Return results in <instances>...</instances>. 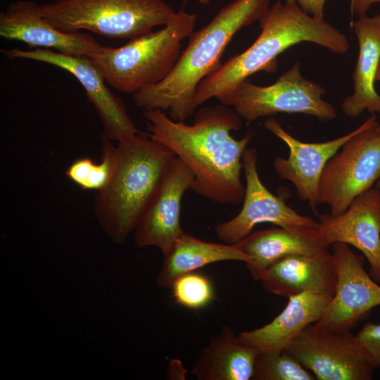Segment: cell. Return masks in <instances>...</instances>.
Here are the masks:
<instances>
[{
    "mask_svg": "<svg viewBox=\"0 0 380 380\" xmlns=\"http://www.w3.org/2000/svg\"><path fill=\"white\" fill-rule=\"evenodd\" d=\"M40 10L64 32L88 30L129 39L167 25L177 13L164 0H56L40 5Z\"/></svg>",
    "mask_w": 380,
    "mask_h": 380,
    "instance_id": "cell-6",
    "label": "cell"
},
{
    "mask_svg": "<svg viewBox=\"0 0 380 380\" xmlns=\"http://www.w3.org/2000/svg\"><path fill=\"white\" fill-rule=\"evenodd\" d=\"M0 36L25 43L31 49H49L79 56L90 57L103 47L85 32L57 29L43 16L40 5L31 1L18 0L1 12Z\"/></svg>",
    "mask_w": 380,
    "mask_h": 380,
    "instance_id": "cell-15",
    "label": "cell"
},
{
    "mask_svg": "<svg viewBox=\"0 0 380 380\" xmlns=\"http://www.w3.org/2000/svg\"><path fill=\"white\" fill-rule=\"evenodd\" d=\"M258 21L261 32L251 46L199 83L194 99L196 107L232 90L256 72H276L278 56L296 44L311 42L340 55L350 47L339 30L324 19L306 13L296 4L277 1Z\"/></svg>",
    "mask_w": 380,
    "mask_h": 380,
    "instance_id": "cell-3",
    "label": "cell"
},
{
    "mask_svg": "<svg viewBox=\"0 0 380 380\" xmlns=\"http://www.w3.org/2000/svg\"><path fill=\"white\" fill-rule=\"evenodd\" d=\"M358 43V56L353 73V93L341 104L343 112L357 118L365 110L380 115V95L374 88L380 61V13L358 17L353 25Z\"/></svg>",
    "mask_w": 380,
    "mask_h": 380,
    "instance_id": "cell-20",
    "label": "cell"
},
{
    "mask_svg": "<svg viewBox=\"0 0 380 380\" xmlns=\"http://www.w3.org/2000/svg\"><path fill=\"white\" fill-rule=\"evenodd\" d=\"M170 289L175 301L190 310L205 308L215 299L214 286L210 278L195 271L176 278Z\"/></svg>",
    "mask_w": 380,
    "mask_h": 380,
    "instance_id": "cell-24",
    "label": "cell"
},
{
    "mask_svg": "<svg viewBox=\"0 0 380 380\" xmlns=\"http://www.w3.org/2000/svg\"><path fill=\"white\" fill-rule=\"evenodd\" d=\"M8 59H29L61 68L72 75L83 87L87 99L94 106L103 132L117 142L139 133L123 101L105 84V78L90 58L69 55L49 49H1Z\"/></svg>",
    "mask_w": 380,
    "mask_h": 380,
    "instance_id": "cell-10",
    "label": "cell"
},
{
    "mask_svg": "<svg viewBox=\"0 0 380 380\" xmlns=\"http://www.w3.org/2000/svg\"><path fill=\"white\" fill-rule=\"evenodd\" d=\"M377 2L380 0H350L351 13L358 17L365 15L372 5Z\"/></svg>",
    "mask_w": 380,
    "mask_h": 380,
    "instance_id": "cell-29",
    "label": "cell"
},
{
    "mask_svg": "<svg viewBox=\"0 0 380 380\" xmlns=\"http://www.w3.org/2000/svg\"><path fill=\"white\" fill-rule=\"evenodd\" d=\"M270 0H234L224 6L189 42L170 73L160 82L133 94L143 110H167L169 117L184 122L197 108L194 95L199 83L221 65V58L233 37L258 21Z\"/></svg>",
    "mask_w": 380,
    "mask_h": 380,
    "instance_id": "cell-2",
    "label": "cell"
},
{
    "mask_svg": "<svg viewBox=\"0 0 380 380\" xmlns=\"http://www.w3.org/2000/svg\"><path fill=\"white\" fill-rule=\"evenodd\" d=\"M196 15L184 10L156 32L131 39L119 47L103 46L89 57L114 89L127 94L156 84L172 71L182 41L194 31Z\"/></svg>",
    "mask_w": 380,
    "mask_h": 380,
    "instance_id": "cell-5",
    "label": "cell"
},
{
    "mask_svg": "<svg viewBox=\"0 0 380 380\" xmlns=\"http://www.w3.org/2000/svg\"><path fill=\"white\" fill-rule=\"evenodd\" d=\"M194 175L177 156L162 179L134 229L138 248L156 246L166 255L184 232L180 224L181 202L191 190Z\"/></svg>",
    "mask_w": 380,
    "mask_h": 380,
    "instance_id": "cell-13",
    "label": "cell"
},
{
    "mask_svg": "<svg viewBox=\"0 0 380 380\" xmlns=\"http://www.w3.org/2000/svg\"><path fill=\"white\" fill-rule=\"evenodd\" d=\"M113 175L95 197L94 213L108 236L122 243L135 229L176 155L148 134L138 133L118 142Z\"/></svg>",
    "mask_w": 380,
    "mask_h": 380,
    "instance_id": "cell-4",
    "label": "cell"
},
{
    "mask_svg": "<svg viewBox=\"0 0 380 380\" xmlns=\"http://www.w3.org/2000/svg\"><path fill=\"white\" fill-rule=\"evenodd\" d=\"M148 135L170 148L192 172L191 190L220 204L243 201L242 156L253 132L236 139L232 131L241 127V117L220 103L203 107L192 125L176 121L160 110H143Z\"/></svg>",
    "mask_w": 380,
    "mask_h": 380,
    "instance_id": "cell-1",
    "label": "cell"
},
{
    "mask_svg": "<svg viewBox=\"0 0 380 380\" xmlns=\"http://www.w3.org/2000/svg\"><path fill=\"white\" fill-rule=\"evenodd\" d=\"M375 184H376V187L380 189V178L377 180Z\"/></svg>",
    "mask_w": 380,
    "mask_h": 380,
    "instance_id": "cell-32",
    "label": "cell"
},
{
    "mask_svg": "<svg viewBox=\"0 0 380 380\" xmlns=\"http://www.w3.org/2000/svg\"><path fill=\"white\" fill-rule=\"evenodd\" d=\"M325 93L321 85L302 76L298 61L272 84L259 86L246 80L217 99L232 106L248 122L279 113H302L329 121L336 118L337 113L323 99Z\"/></svg>",
    "mask_w": 380,
    "mask_h": 380,
    "instance_id": "cell-7",
    "label": "cell"
},
{
    "mask_svg": "<svg viewBox=\"0 0 380 380\" xmlns=\"http://www.w3.org/2000/svg\"><path fill=\"white\" fill-rule=\"evenodd\" d=\"M265 127L283 141L289 150L287 158L277 156L274 159L273 167L277 176L280 179L291 182L298 198L308 202L317 212L319 182L327 163L359 132L361 125L343 136L319 143H307L297 139L273 117L268 118Z\"/></svg>",
    "mask_w": 380,
    "mask_h": 380,
    "instance_id": "cell-14",
    "label": "cell"
},
{
    "mask_svg": "<svg viewBox=\"0 0 380 380\" xmlns=\"http://www.w3.org/2000/svg\"><path fill=\"white\" fill-rule=\"evenodd\" d=\"M94 163L88 157L81 158L68 167L65 174L71 181L84 190Z\"/></svg>",
    "mask_w": 380,
    "mask_h": 380,
    "instance_id": "cell-27",
    "label": "cell"
},
{
    "mask_svg": "<svg viewBox=\"0 0 380 380\" xmlns=\"http://www.w3.org/2000/svg\"><path fill=\"white\" fill-rule=\"evenodd\" d=\"M284 351L318 380H370L376 369L357 336L315 323L308 325Z\"/></svg>",
    "mask_w": 380,
    "mask_h": 380,
    "instance_id": "cell-9",
    "label": "cell"
},
{
    "mask_svg": "<svg viewBox=\"0 0 380 380\" xmlns=\"http://www.w3.org/2000/svg\"><path fill=\"white\" fill-rule=\"evenodd\" d=\"M164 256L156 282L160 288H170L178 277L213 262L249 258L237 246L204 241L184 232Z\"/></svg>",
    "mask_w": 380,
    "mask_h": 380,
    "instance_id": "cell-22",
    "label": "cell"
},
{
    "mask_svg": "<svg viewBox=\"0 0 380 380\" xmlns=\"http://www.w3.org/2000/svg\"><path fill=\"white\" fill-rule=\"evenodd\" d=\"M257 355L229 326H224L201 349L191 373L199 380H249Z\"/></svg>",
    "mask_w": 380,
    "mask_h": 380,
    "instance_id": "cell-21",
    "label": "cell"
},
{
    "mask_svg": "<svg viewBox=\"0 0 380 380\" xmlns=\"http://www.w3.org/2000/svg\"><path fill=\"white\" fill-rule=\"evenodd\" d=\"M253 379L255 380L316 379L311 372L285 351L258 353L255 358Z\"/></svg>",
    "mask_w": 380,
    "mask_h": 380,
    "instance_id": "cell-23",
    "label": "cell"
},
{
    "mask_svg": "<svg viewBox=\"0 0 380 380\" xmlns=\"http://www.w3.org/2000/svg\"><path fill=\"white\" fill-rule=\"evenodd\" d=\"M375 81L380 82V61L377 68ZM376 131L380 134V124L376 127Z\"/></svg>",
    "mask_w": 380,
    "mask_h": 380,
    "instance_id": "cell-30",
    "label": "cell"
},
{
    "mask_svg": "<svg viewBox=\"0 0 380 380\" xmlns=\"http://www.w3.org/2000/svg\"><path fill=\"white\" fill-rule=\"evenodd\" d=\"M118 148L113 141L101 135V157L99 163H94L84 190L100 191L109 184L118 162Z\"/></svg>",
    "mask_w": 380,
    "mask_h": 380,
    "instance_id": "cell-25",
    "label": "cell"
},
{
    "mask_svg": "<svg viewBox=\"0 0 380 380\" xmlns=\"http://www.w3.org/2000/svg\"><path fill=\"white\" fill-rule=\"evenodd\" d=\"M255 148H247L242 156L246 179L245 194L240 212L232 219L217 224V238L227 244L238 243L260 223L270 222L286 229L314 228L319 223L289 206L280 196L272 194L261 182Z\"/></svg>",
    "mask_w": 380,
    "mask_h": 380,
    "instance_id": "cell-11",
    "label": "cell"
},
{
    "mask_svg": "<svg viewBox=\"0 0 380 380\" xmlns=\"http://www.w3.org/2000/svg\"><path fill=\"white\" fill-rule=\"evenodd\" d=\"M337 279L335 293L317 325L336 331H350L372 310L380 305V286L364 269V255L348 244H331Z\"/></svg>",
    "mask_w": 380,
    "mask_h": 380,
    "instance_id": "cell-12",
    "label": "cell"
},
{
    "mask_svg": "<svg viewBox=\"0 0 380 380\" xmlns=\"http://www.w3.org/2000/svg\"><path fill=\"white\" fill-rule=\"evenodd\" d=\"M284 3L298 5L304 12L317 18L324 19V10L327 0H284Z\"/></svg>",
    "mask_w": 380,
    "mask_h": 380,
    "instance_id": "cell-28",
    "label": "cell"
},
{
    "mask_svg": "<svg viewBox=\"0 0 380 380\" xmlns=\"http://www.w3.org/2000/svg\"><path fill=\"white\" fill-rule=\"evenodd\" d=\"M210 0H198L199 3L202 4H208L210 2Z\"/></svg>",
    "mask_w": 380,
    "mask_h": 380,
    "instance_id": "cell-31",
    "label": "cell"
},
{
    "mask_svg": "<svg viewBox=\"0 0 380 380\" xmlns=\"http://www.w3.org/2000/svg\"><path fill=\"white\" fill-rule=\"evenodd\" d=\"M318 223L330 246L342 242L358 249L368 261L369 275L380 282V189L363 192L341 214L320 215Z\"/></svg>",
    "mask_w": 380,
    "mask_h": 380,
    "instance_id": "cell-16",
    "label": "cell"
},
{
    "mask_svg": "<svg viewBox=\"0 0 380 380\" xmlns=\"http://www.w3.org/2000/svg\"><path fill=\"white\" fill-rule=\"evenodd\" d=\"M333 296L302 293L291 296L282 312L269 324L239 334L240 339L257 353L284 351L308 325L322 317Z\"/></svg>",
    "mask_w": 380,
    "mask_h": 380,
    "instance_id": "cell-19",
    "label": "cell"
},
{
    "mask_svg": "<svg viewBox=\"0 0 380 380\" xmlns=\"http://www.w3.org/2000/svg\"><path fill=\"white\" fill-rule=\"evenodd\" d=\"M319 226L314 228L284 227L250 233L238 243L239 248L248 256L246 266L251 277L260 275L281 259L292 255H314L330 246L322 236Z\"/></svg>",
    "mask_w": 380,
    "mask_h": 380,
    "instance_id": "cell-18",
    "label": "cell"
},
{
    "mask_svg": "<svg viewBox=\"0 0 380 380\" xmlns=\"http://www.w3.org/2000/svg\"><path fill=\"white\" fill-rule=\"evenodd\" d=\"M337 270L328 249L314 255H292L277 261L259 277L270 293L289 298L302 293L334 296Z\"/></svg>",
    "mask_w": 380,
    "mask_h": 380,
    "instance_id": "cell-17",
    "label": "cell"
},
{
    "mask_svg": "<svg viewBox=\"0 0 380 380\" xmlns=\"http://www.w3.org/2000/svg\"><path fill=\"white\" fill-rule=\"evenodd\" d=\"M376 368L380 367V324L368 322L357 334Z\"/></svg>",
    "mask_w": 380,
    "mask_h": 380,
    "instance_id": "cell-26",
    "label": "cell"
},
{
    "mask_svg": "<svg viewBox=\"0 0 380 380\" xmlns=\"http://www.w3.org/2000/svg\"><path fill=\"white\" fill-rule=\"evenodd\" d=\"M379 124L372 114L327 163L319 182L318 201L329 207L331 215L344 213L380 178Z\"/></svg>",
    "mask_w": 380,
    "mask_h": 380,
    "instance_id": "cell-8",
    "label": "cell"
}]
</instances>
